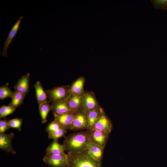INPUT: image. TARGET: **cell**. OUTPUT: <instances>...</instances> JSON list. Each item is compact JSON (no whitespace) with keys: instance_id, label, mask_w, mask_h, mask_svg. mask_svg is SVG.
I'll return each instance as SVG.
<instances>
[{"instance_id":"1","label":"cell","mask_w":167,"mask_h":167,"mask_svg":"<svg viewBox=\"0 0 167 167\" xmlns=\"http://www.w3.org/2000/svg\"><path fill=\"white\" fill-rule=\"evenodd\" d=\"M91 142L89 130H87L65 137L62 144L67 153H78L85 150Z\"/></svg>"},{"instance_id":"2","label":"cell","mask_w":167,"mask_h":167,"mask_svg":"<svg viewBox=\"0 0 167 167\" xmlns=\"http://www.w3.org/2000/svg\"><path fill=\"white\" fill-rule=\"evenodd\" d=\"M68 167H103L100 163L92 158L85 150L78 153H67Z\"/></svg>"},{"instance_id":"3","label":"cell","mask_w":167,"mask_h":167,"mask_svg":"<svg viewBox=\"0 0 167 167\" xmlns=\"http://www.w3.org/2000/svg\"><path fill=\"white\" fill-rule=\"evenodd\" d=\"M70 85H63L45 91L49 102L67 100L70 96Z\"/></svg>"},{"instance_id":"4","label":"cell","mask_w":167,"mask_h":167,"mask_svg":"<svg viewBox=\"0 0 167 167\" xmlns=\"http://www.w3.org/2000/svg\"><path fill=\"white\" fill-rule=\"evenodd\" d=\"M81 96L83 110L86 113L101 108L93 92L84 91Z\"/></svg>"},{"instance_id":"5","label":"cell","mask_w":167,"mask_h":167,"mask_svg":"<svg viewBox=\"0 0 167 167\" xmlns=\"http://www.w3.org/2000/svg\"><path fill=\"white\" fill-rule=\"evenodd\" d=\"M44 163L50 167H68L67 154L46 155L43 158Z\"/></svg>"},{"instance_id":"6","label":"cell","mask_w":167,"mask_h":167,"mask_svg":"<svg viewBox=\"0 0 167 167\" xmlns=\"http://www.w3.org/2000/svg\"><path fill=\"white\" fill-rule=\"evenodd\" d=\"M68 129L71 131L89 130L86 114L83 110L74 114L73 122Z\"/></svg>"},{"instance_id":"7","label":"cell","mask_w":167,"mask_h":167,"mask_svg":"<svg viewBox=\"0 0 167 167\" xmlns=\"http://www.w3.org/2000/svg\"><path fill=\"white\" fill-rule=\"evenodd\" d=\"M113 128L112 123L104 112L92 129L98 130L109 135Z\"/></svg>"},{"instance_id":"8","label":"cell","mask_w":167,"mask_h":167,"mask_svg":"<svg viewBox=\"0 0 167 167\" xmlns=\"http://www.w3.org/2000/svg\"><path fill=\"white\" fill-rule=\"evenodd\" d=\"M52 111L54 117L66 113L73 112L67 100L53 102Z\"/></svg>"},{"instance_id":"9","label":"cell","mask_w":167,"mask_h":167,"mask_svg":"<svg viewBox=\"0 0 167 167\" xmlns=\"http://www.w3.org/2000/svg\"><path fill=\"white\" fill-rule=\"evenodd\" d=\"M89 130L91 142L105 148L108 140L109 135L95 129Z\"/></svg>"},{"instance_id":"10","label":"cell","mask_w":167,"mask_h":167,"mask_svg":"<svg viewBox=\"0 0 167 167\" xmlns=\"http://www.w3.org/2000/svg\"><path fill=\"white\" fill-rule=\"evenodd\" d=\"M14 137V134L12 132L9 134L0 133V148L7 153L15 154L16 152L11 144Z\"/></svg>"},{"instance_id":"11","label":"cell","mask_w":167,"mask_h":167,"mask_svg":"<svg viewBox=\"0 0 167 167\" xmlns=\"http://www.w3.org/2000/svg\"><path fill=\"white\" fill-rule=\"evenodd\" d=\"M104 148L91 142L85 150L92 158L101 164Z\"/></svg>"},{"instance_id":"12","label":"cell","mask_w":167,"mask_h":167,"mask_svg":"<svg viewBox=\"0 0 167 167\" xmlns=\"http://www.w3.org/2000/svg\"><path fill=\"white\" fill-rule=\"evenodd\" d=\"M23 18V16H20L11 30L7 38L4 42L3 51L2 52H0V54H2L3 56L7 57V52L8 48L12 40L16 34L19 30L21 21Z\"/></svg>"},{"instance_id":"13","label":"cell","mask_w":167,"mask_h":167,"mask_svg":"<svg viewBox=\"0 0 167 167\" xmlns=\"http://www.w3.org/2000/svg\"><path fill=\"white\" fill-rule=\"evenodd\" d=\"M29 73H28L21 77L14 86L15 92L22 93L25 95L29 92Z\"/></svg>"},{"instance_id":"14","label":"cell","mask_w":167,"mask_h":167,"mask_svg":"<svg viewBox=\"0 0 167 167\" xmlns=\"http://www.w3.org/2000/svg\"><path fill=\"white\" fill-rule=\"evenodd\" d=\"M85 79L83 76H80L73 82L70 86V95L78 96L80 95L84 91V86Z\"/></svg>"},{"instance_id":"15","label":"cell","mask_w":167,"mask_h":167,"mask_svg":"<svg viewBox=\"0 0 167 167\" xmlns=\"http://www.w3.org/2000/svg\"><path fill=\"white\" fill-rule=\"evenodd\" d=\"M74 114L83 110V102L81 94L76 96L70 95L67 100Z\"/></svg>"},{"instance_id":"16","label":"cell","mask_w":167,"mask_h":167,"mask_svg":"<svg viewBox=\"0 0 167 167\" xmlns=\"http://www.w3.org/2000/svg\"><path fill=\"white\" fill-rule=\"evenodd\" d=\"M74 119V114L66 113L54 117V120L58 122L66 130L68 129L72 124Z\"/></svg>"},{"instance_id":"17","label":"cell","mask_w":167,"mask_h":167,"mask_svg":"<svg viewBox=\"0 0 167 167\" xmlns=\"http://www.w3.org/2000/svg\"><path fill=\"white\" fill-rule=\"evenodd\" d=\"M65 149L63 144H60L58 140H53L52 142L46 150L47 155H58L65 154Z\"/></svg>"},{"instance_id":"18","label":"cell","mask_w":167,"mask_h":167,"mask_svg":"<svg viewBox=\"0 0 167 167\" xmlns=\"http://www.w3.org/2000/svg\"><path fill=\"white\" fill-rule=\"evenodd\" d=\"M104 112L103 109L101 107L86 113L88 124L89 130L92 128L94 125L101 117Z\"/></svg>"},{"instance_id":"19","label":"cell","mask_w":167,"mask_h":167,"mask_svg":"<svg viewBox=\"0 0 167 167\" xmlns=\"http://www.w3.org/2000/svg\"><path fill=\"white\" fill-rule=\"evenodd\" d=\"M34 87L36 92V99L39 107L43 103L47 101L48 96L39 81L36 82Z\"/></svg>"},{"instance_id":"20","label":"cell","mask_w":167,"mask_h":167,"mask_svg":"<svg viewBox=\"0 0 167 167\" xmlns=\"http://www.w3.org/2000/svg\"><path fill=\"white\" fill-rule=\"evenodd\" d=\"M40 114L41 118V122L44 123L47 121V116L49 111L52 110V106L49 104V102L43 103L39 107Z\"/></svg>"},{"instance_id":"21","label":"cell","mask_w":167,"mask_h":167,"mask_svg":"<svg viewBox=\"0 0 167 167\" xmlns=\"http://www.w3.org/2000/svg\"><path fill=\"white\" fill-rule=\"evenodd\" d=\"M25 96L23 93L15 92L11 101L8 105L15 108L19 106L23 103Z\"/></svg>"},{"instance_id":"22","label":"cell","mask_w":167,"mask_h":167,"mask_svg":"<svg viewBox=\"0 0 167 167\" xmlns=\"http://www.w3.org/2000/svg\"><path fill=\"white\" fill-rule=\"evenodd\" d=\"M9 84L6 83L0 88V99L3 100L7 97L12 98L15 92L12 91L8 87Z\"/></svg>"},{"instance_id":"23","label":"cell","mask_w":167,"mask_h":167,"mask_svg":"<svg viewBox=\"0 0 167 167\" xmlns=\"http://www.w3.org/2000/svg\"><path fill=\"white\" fill-rule=\"evenodd\" d=\"M67 133L66 130L63 127L49 134L48 137L53 140H58L61 137H65V134Z\"/></svg>"},{"instance_id":"24","label":"cell","mask_w":167,"mask_h":167,"mask_svg":"<svg viewBox=\"0 0 167 167\" xmlns=\"http://www.w3.org/2000/svg\"><path fill=\"white\" fill-rule=\"evenodd\" d=\"M16 109L9 105H3L1 106L0 108V118H4L13 113L15 111Z\"/></svg>"},{"instance_id":"25","label":"cell","mask_w":167,"mask_h":167,"mask_svg":"<svg viewBox=\"0 0 167 167\" xmlns=\"http://www.w3.org/2000/svg\"><path fill=\"white\" fill-rule=\"evenodd\" d=\"M23 122L22 118H15L9 120L8 124L11 128L16 129L19 131L21 130V126Z\"/></svg>"},{"instance_id":"26","label":"cell","mask_w":167,"mask_h":167,"mask_svg":"<svg viewBox=\"0 0 167 167\" xmlns=\"http://www.w3.org/2000/svg\"><path fill=\"white\" fill-rule=\"evenodd\" d=\"M62 127L58 122L54 120L46 127L45 130L48 134H49Z\"/></svg>"},{"instance_id":"27","label":"cell","mask_w":167,"mask_h":167,"mask_svg":"<svg viewBox=\"0 0 167 167\" xmlns=\"http://www.w3.org/2000/svg\"><path fill=\"white\" fill-rule=\"evenodd\" d=\"M150 1L155 8L167 10V0H151Z\"/></svg>"},{"instance_id":"28","label":"cell","mask_w":167,"mask_h":167,"mask_svg":"<svg viewBox=\"0 0 167 167\" xmlns=\"http://www.w3.org/2000/svg\"><path fill=\"white\" fill-rule=\"evenodd\" d=\"M9 120L4 119L3 120H0V133H3L9 129L11 127L8 124Z\"/></svg>"}]
</instances>
